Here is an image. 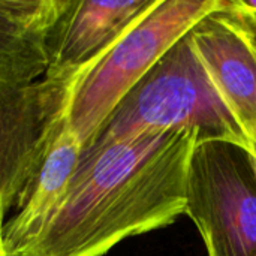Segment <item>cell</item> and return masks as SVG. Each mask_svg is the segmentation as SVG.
Returning a JSON list of instances; mask_svg holds the SVG:
<instances>
[{
    "mask_svg": "<svg viewBox=\"0 0 256 256\" xmlns=\"http://www.w3.org/2000/svg\"><path fill=\"white\" fill-rule=\"evenodd\" d=\"M201 136L182 129L87 148L57 212L21 256H105L186 216Z\"/></svg>",
    "mask_w": 256,
    "mask_h": 256,
    "instance_id": "6da1fadb",
    "label": "cell"
},
{
    "mask_svg": "<svg viewBox=\"0 0 256 256\" xmlns=\"http://www.w3.org/2000/svg\"><path fill=\"white\" fill-rule=\"evenodd\" d=\"M222 4L224 0H156L106 51L74 76L64 114L84 148L148 70Z\"/></svg>",
    "mask_w": 256,
    "mask_h": 256,
    "instance_id": "7a4b0ae2",
    "label": "cell"
},
{
    "mask_svg": "<svg viewBox=\"0 0 256 256\" xmlns=\"http://www.w3.org/2000/svg\"><path fill=\"white\" fill-rule=\"evenodd\" d=\"M182 129L196 130L200 141H226L248 152L240 129L194 52L189 34L126 94L87 148Z\"/></svg>",
    "mask_w": 256,
    "mask_h": 256,
    "instance_id": "3957f363",
    "label": "cell"
},
{
    "mask_svg": "<svg viewBox=\"0 0 256 256\" xmlns=\"http://www.w3.org/2000/svg\"><path fill=\"white\" fill-rule=\"evenodd\" d=\"M186 216L207 256H256V174L243 147L219 140L196 144Z\"/></svg>",
    "mask_w": 256,
    "mask_h": 256,
    "instance_id": "277c9868",
    "label": "cell"
},
{
    "mask_svg": "<svg viewBox=\"0 0 256 256\" xmlns=\"http://www.w3.org/2000/svg\"><path fill=\"white\" fill-rule=\"evenodd\" d=\"M72 80L0 82V200L8 210L32 177L64 111Z\"/></svg>",
    "mask_w": 256,
    "mask_h": 256,
    "instance_id": "5b68a950",
    "label": "cell"
},
{
    "mask_svg": "<svg viewBox=\"0 0 256 256\" xmlns=\"http://www.w3.org/2000/svg\"><path fill=\"white\" fill-rule=\"evenodd\" d=\"M189 40L256 159V27L224 0Z\"/></svg>",
    "mask_w": 256,
    "mask_h": 256,
    "instance_id": "8992f818",
    "label": "cell"
},
{
    "mask_svg": "<svg viewBox=\"0 0 256 256\" xmlns=\"http://www.w3.org/2000/svg\"><path fill=\"white\" fill-rule=\"evenodd\" d=\"M156 0H68L48 36L45 76L72 80L106 51Z\"/></svg>",
    "mask_w": 256,
    "mask_h": 256,
    "instance_id": "52a82bcc",
    "label": "cell"
},
{
    "mask_svg": "<svg viewBox=\"0 0 256 256\" xmlns=\"http://www.w3.org/2000/svg\"><path fill=\"white\" fill-rule=\"evenodd\" d=\"M82 148L63 111L32 177L14 204L10 220L4 224L6 255L21 256L39 238L69 189Z\"/></svg>",
    "mask_w": 256,
    "mask_h": 256,
    "instance_id": "ba28073f",
    "label": "cell"
},
{
    "mask_svg": "<svg viewBox=\"0 0 256 256\" xmlns=\"http://www.w3.org/2000/svg\"><path fill=\"white\" fill-rule=\"evenodd\" d=\"M68 0H0V82L30 84L48 69V36Z\"/></svg>",
    "mask_w": 256,
    "mask_h": 256,
    "instance_id": "9c48e42d",
    "label": "cell"
},
{
    "mask_svg": "<svg viewBox=\"0 0 256 256\" xmlns=\"http://www.w3.org/2000/svg\"><path fill=\"white\" fill-rule=\"evenodd\" d=\"M6 212H8V207L4 206L3 200H0V256H8L6 255V250H4V240H3V236H4V216H6Z\"/></svg>",
    "mask_w": 256,
    "mask_h": 256,
    "instance_id": "30bf717a",
    "label": "cell"
},
{
    "mask_svg": "<svg viewBox=\"0 0 256 256\" xmlns=\"http://www.w3.org/2000/svg\"><path fill=\"white\" fill-rule=\"evenodd\" d=\"M250 160H252V165H254V170H255V174H256V159L250 156Z\"/></svg>",
    "mask_w": 256,
    "mask_h": 256,
    "instance_id": "8fae6325",
    "label": "cell"
}]
</instances>
